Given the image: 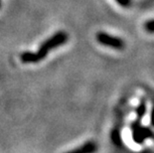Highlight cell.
<instances>
[{"label": "cell", "mask_w": 154, "mask_h": 153, "mask_svg": "<svg viewBox=\"0 0 154 153\" xmlns=\"http://www.w3.org/2000/svg\"><path fill=\"white\" fill-rule=\"evenodd\" d=\"M68 39H69V36L66 32L60 31V32H58V33H56L54 36L50 37L48 40L43 42V44L39 48L38 52H36V56H37L38 61L40 62L42 60H44L46 56L48 55L49 51L64 45L68 41Z\"/></svg>", "instance_id": "obj_1"}, {"label": "cell", "mask_w": 154, "mask_h": 153, "mask_svg": "<svg viewBox=\"0 0 154 153\" xmlns=\"http://www.w3.org/2000/svg\"><path fill=\"white\" fill-rule=\"evenodd\" d=\"M97 41L100 45L116 49V50H121V49H123L124 46H125L122 39L116 37V36H111L107 33H104V32H97Z\"/></svg>", "instance_id": "obj_2"}, {"label": "cell", "mask_w": 154, "mask_h": 153, "mask_svg": "<svg viewBox=\"0 0 154 153\" xmlns=\"http://www.w3.org/2000/svg\"><path fill=\"white\" fill-rule=\"evenodd\" d=\"M131 132L133 141L137 144H141L147 138H150L152 136L151 129L142 126L139 120H136L131 124Z\"/></svg>", "instance_id": "obj_3"}, {"label": "cell", "mask_w": 154, "mask_h": 153, "mask_svg": "<svg viewBox=\"0 0 154 153\" xmlns=\"http://www.w3.org/2000/svg\"><path fill=\"white\" fill-rule=\"evenodd\" d=\"M97 150V144L94 141H88L85 143L84 145H82V147L77 148L73 150V152L76 153H91L94 152Z\"/></svg>", "instance_id": "obj_4"}, {"label": "cell", "mask_w": 154, "mask_h": 153, "mask_svg": "<svg viewBox=\"0 0 154 153\" xmlns=\"http://www.w3.org/2000/svg\"><path fill=\"white\" fill-rule=\"evenodd\" d=\"M111 141L117 147H121L122 146V138H121V134L119 129H114L111 132Z\"/></svg>", "instance_id": "obj_5"}, {"label": "cell", "mask_w": 154, "mask_h": 153, "mask_svg": "<svg viewBox=\"0 0 154 153\" xmlns=\"http://www.w3.org/2000/svg\"><path fill=\"white\" fill-rule=\"evenodd\" d=\"M145 113H146V103H144V100H142L136 109L137 120H141L143 118V116L145 115Z\"/></svg>", "instance_id": "obj_6"}, {"label": "cell", "mask_w": 154, "mask_h": 153, "mask_svg": "<svg viewBox=\"0 0 154 153\" xmlns=\"http://www.w3.org/2000/svg\"><path fill=\"white\" fill-rule=\"evenodd\" d=\"M144 30L148 33H154V19L147 20L144 23Z\"/></svg>", "instance_id": "obj_7"}, {"label": "cell", "mask_w": 154, "mask_h": 153, "mask_svg": "<svg viewBox=\"0 0 154 153\" xmlns=\"http://www.w3.org/2000/svg\"><path fill=\"white\" fill-rule=\"evenodd\" d=\"M116 2L119 3L120 6H123V7H127V6H129L130 3H131L130 0H116Z\"/></svg>", "instance_id": "obj_8"}, {"label": "cell", "mask_w": 154, "mask_h": 153, "mask_svg": "<svg viewBox=\"0 0 154 153\" xmlns=\"http://www.w3.org/2000/svg\"><path fill=\"white\" fill-rule=\"evenodd\" d=\"M150 122H151V125L154 127V107L151 110V116H150Z\"/></svg>", "instance_id": "obj_9"}, {"label": "cell", "mask_w": 154, "mask_h": 153, "mask_svg": "<svg viewBox=\"0 0 154 153\" xmlns=\"http://www.w3.org/2000/svg\"><path fill=\"white\" fill-rule=\"evenodd\" d=\"M0 7H1V0H0Z\"/></svg>", "instance_id": "obj_10"}]
</instances>
